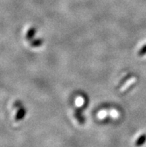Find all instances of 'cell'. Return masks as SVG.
I'll list each match as a JSON object with an SVG mask.
<instances>
[{
  "label": "cell",
  "mask_w": 146,
  "mask_h": 147,
  "mask_svg": "<svg viewBox=\"0 0 146 147\" xmlns=\"http://www.w3.org/2000/svg\"><path fill=\"white\" fill-rule=\"evenodd\" d=\"M42 43H43V40H37L33 41L31 44H32V46H33V47H39V46L42 45Z\"/></svg>",
  "instance_id": "obj_4"
},
{
  "label": "cell",
  "mask_w": 146,
  "mask_h": 147,
  "mask_svg": "<svg viewBox=\"0 0 146 147\" xmlns=\"http://www.w3.org/2000/svg\"><path fill=\"white\" fill-rule=\"evenodd\" d=\"M26 108L21 107V108L19 109L17 115H16V117H15L16 121H20V120H21V119L24 117L25 116H26Z\"/></svg>",
  "instance_id": "obj_1"
},
{
  "label": "cell",
  "mask_w": 146,
  "mask_h": 147,
  "mask_svg": "<svg viewBox=\"0 0 146 147\" xmlns=\"http://www.w3.org/2000/svg\"><path fill=\"white\" fill-rule=\"evenodd\" d=\"M138 54H139V56H143L146 54V45L141 48V49L138 52Z\"/></svg>",
  "instance_id": "obj_5"
},
{
  "label": "cell",
  "mask_w": 146,
  "mask_h": 147,
  "mask_svg": "<svg viewBox=\"0 0 146 147\" xmlns=\"http://www.w3.org/2000/svg\"><path fill=\"white\" fill-rule=\"evenodd\" d=\"M35 34V28H29V30L27 32V34H26V38L29 40H32L34 37V34Z\"/></svg>",
  "instance_id": "obj_3"
},
{
  "label": "cell",
  "mask_w": 146,
  "mask_h": 147,
  "mask_svg": "<svg viewBox=\"0 0 146 147\" xmlns=\"http://www.w3.org/2000/svg\"><path fill=\"white\" fill-rule=\"evenodd\" d=\"M146 142V134H142L138 140H137V141L135 142V146L137 147L142 146L143 145H144V144Z\"/></svg>",
  "instance_id": "obj_2"
}]
</instances>
